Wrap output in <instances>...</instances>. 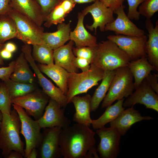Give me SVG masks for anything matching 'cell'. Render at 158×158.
<instances>
[{"label":"cell","mask_w":158,"mask_h":158,"mask_svg":"<svg viewBox=\"0 0 158 158\" xmlns=\"http://www.w3.org/2000/svg\"><path fill=\"white\" fill-rule=\"evenodd\" d=\"M95 133L86 125L77 123L62 129L59 140L64 158H99L94 147Z\"/></svg>","instance_id":"cell-1"},{"label":"cell","mask_w":158,"mask_h":158,"mask_svg":"<svg viewBox=\"0 0 158 158\" xmlns=\"http://www.w3.org/2000/svg\"><path fill=\"white\" fill-rule=\"evenodd\" d=\"M0 125V149L2 155L8 158L12 150L18 151L24 157V144L20 136L21 123L16 110H11L10 114L2 113Z\"/></svg>","instance_id":"cell-2"},{"label":"cell","mask_w":158,"mask_h":158,"mask_svg":"<svg viewBox=\"0 0 158 158\" xmlns=\"http://www.w3.org/2000/svg\"><path fill=\"white\" fill-rule=\"evenodd\" d=\"M130 61L123 51L115 43L108 40L98 43L95 55L91 64L105 71H112L121 67L128 66Z\"/></svg>","instance_id":"cell-3"},{"label":"cell","mask_w":158,"mask_h":158,"mask_svg":"<svg viewBox=\"0 0 158 158\" xmlns=\"http://www.w3.org/2000/svg\"><path fill=\"white\" fill-rule=\"evenodd\" d=\"M133 77L128 66L116 70L107 94L103 100L102 108H106L116 100L127 98L135 89Z\"/></svg>","instance_id":"cell-4"},{"label":"cell","mask_w":158,"mask_h":158,"mask_svg":"<svg viewBox=\"0 0 158 158\" xmlns=\"http://www.w3.org/2000/svg\"><path fill=\"white\" fill-rule=\"evenodd\" d=\"M105 72L103 69L91 64L89 69L86 71L69 73L66 95L68 104L74 96L86 93L92 87L97 85L104 77Z\"/></svg>","instance_id":"cell-5"},{"label":"cell","mask_w":158,"mask_h":158,"mask_svg":"<svg viewBox=\"0 0 158 158\" xmlns=\"http://www.w3.org/2000/svg\"><path fill=\"white\" fill-rule=\"evenodd\" d=\"M8 14L16 25V38L25 44L34 45L44 43L43 40L44 28L37 25L30 18L13 9Z\"/></svg>","instance_id":"cell-6"},{"label":"cell","mask_w":158,"mask_h":158,"mask_svg":"<svg viewBox=\"0 0 158 158\" xmlns=\"http://www.w3.org/2000/svg\"><path fill=\"white\" fill-rule=\"evenodd\" d=\"M14 109L17 112L20 119L21 126L20 133L24 137L26 143L24 149L25 158L28 155L32 149L38 148L43 138L41 129L36 120H33L21 107L12 103Z\"/></svg>","instance_id":"cell-7"},{"label":"cell","mask_w":158,"mask_h":158,"mask_svg":"<svg viewBox=\"0 0 158 158\" xmlns=\"http://www.w3.org/2000/svg\"><path fill=\"white\" fill-rule=\"evenodd\" d=\"M108 40L115 43L129 57L130 61L147 57L146 44L148 36L140 37L123 35H109Z\"/></svg>","instance_id":"cell-8"},{"label":"cell","mask_w":158,"mask_h":158,"mask_svg":"<svg viewBox=\"0 0 158 158\" xmlns=\"http://www.w3.org/2000/svg\"><path fill=\"white\" fill-rule=\"evenodd\" d=\"M49 97L43 91L35 90L24 95L11 100L12 103L20 106L25 109L27 114L35 120L40 119L43 114Z\"/></svg>","instance_id":"cell-9"},{"label":"cell","mask_w":158,"mask_h":158,"mask_svg":"<svg viewBox=\"0 0 158 158\" xmlns=\"http://www.w3.org/2000/svg\"><path fill=\"white\" fill-rule=\"evenodd\" d=\"M100 138L97 150L102 158H116L120 152L121 135L114 128L104 126L97 130Z\"/></svg>","instance_id":"cell-10"},{"label":"cell","mask_w":158,"mask_h":158,"mask_svg":"<svg viewBox=\"0 0 158 158\" xmlns=\"http://www.w3.org/2000/svg\"><path fill=\"white\" fill-rule=\"evenodd\" d=\"M135 89V91L124 101L123 106L128 107L140 104L144 105L147 109H152L158 112V95L145 79Z\"/></svg>","instance_id":"cell-11"},{"label":"cell","mask_w":158,"mask_h":158,"mask_svg":"<svg viewBox=\"0 0 158 158\" xmlns=\"http://www.w3.org/2000/svg\"><path fill=\"white\" fill-rule=\"evenodd\" d=\"M81 12L85 16L90 13L93 19V23L91 25H86V27L90 31H95L96 34L97 29L99 28L102 32L105 31L106 25L114 20V11L111 8L106 6L99 0L84 8Z\"/></svg>","instance_id":"cell-12"},{"label":"cell","mask_w":158,"mask_h":158,"mask_svg":"<svg viewBox=\"0 0 158 158\" xmlns=\"http://www.w3.org/2000/svg\"><path fill=\"white\" fill-rule=\"evenodd\" d=\"M45 111L37 120L41 128L59 127L62 129L69 126L71 121L64 115L65 108L62 107L56 101L50 99Z\"/></svg>","instance_id":"cell-13"},{"label":"cell","mask_w":158,"mask_h":158,"mask_svg":"<svg viewBox=\"0 0 158 158\" xmlns=\"http://www.w3.org/2000/svg\"><path fill=\"white\" fill-rule=\"evenodd\" d=\"M62 130L59 127L43 128V138L38 148V157L61 158L59 140Z\"/></svg>","instance_id":"cell-14"},{"label":"cell","mask_w":158,"mask_h":158,"mask_svg":"<svg viewBox=\"0 0 158 158\" xmlns=\"http://www.w3.org/2000/svg\"><path fill=\"white\" fill-rule=\"evenodd\" d=\"M123 5L114 11L116 18L105 26V31H112L116 35L140 37L145 34L144 30L138 28L126 14Z\"/></svg>","instance_id":"cell-15"},{"label":"cell","mask_w":158,"mask_h":158,"mask_svg":"<svg viewBox=\"0 0 158 158\" xmlns=\"http://www.w3.org/2000/svg\"><path fill=\"white\" fill-rule=\"evenodd\" d=\"M150 116H142L139 111L131 106L123 111L118 117L109 123L110 127L116 129L121 135H123L135 123L142 120L153 119Z\"/></svg>","instance_id":"cell-16"},{"label":"cell","mask_w":158,"mask_h":158,"mask_svg":"<svg viewBox=\"0 0 158 158\" xmlns=\"http://www.w3.org/2000/svg\"><path fill=\"white\" fill-rule=\"evenodd\" d=\"M85 16L81 12L78 13L77 23L74 30L70 32V40L75 43L77 47H96L98 44L97 38L89 33L84 26Z\"/></svg>","instance_id":"cell-17"},{"label":"cell","mask_w":158,"mask_h":158,"mask_svg":"<svg viewBox=\"0 0 158 158\" xmlns=\"http://www.w3.org/2000/svg\"><path fill=\"white\" fill-rule=\"evenodd\" d=\"M145 28L148 33L146 44L147 57L149 63L158 71V20L155 27L150 19H146Z\"/></svg>","instance_id":"cell-18"},{"label":"cell","mask_w":158,"mask_h":158,"mask_svg":"<svg viewBox=\"0 0 158 158\" xmlns=\"http://www.w3.org/2000/svg\"><path fill=\"white\" fill-rule=\"evenodd\" d=\"M74 42L70 40L68 42L54 50V64L66 70L69 73H78V69L75 66V57L72 50Z\"/></svg>","instance_id":"cell-19"},{"label":"cell","mask_w":158,"mask_h":158,"mask_svg":"<svg viewBox=\"0 0 158 158\" xmlns=\"http://www.w3.org/2000/svg\"><path fill=\"white\" fill-rule=\"evenodd\" d=\"M91 96L89 94L80 96H75L71 99L75 109L73 118L74 121L89 126L91 124L92 120L90 116Z\"/></svg>","instance_id":"cell-20"},{"label":"cell","mask_w":158,"mask_h":158,"mask_svg":"<svg viewBox=\"0 0 158 158\" xmlns=\"http://www.w3.org/2000/svg\"><path fill=\"white\" fill-rule=\"evenodd\" d=\"M76 4L72 0H57L53 8L47 16L44 22V26L49 28L54 25L61 23L73 10Z\"/></svg>","instance_id":"cell-21"},{"label":"cell","mask_w":158,"mask_h":158,"mask_svg":"<svg viewBox=\"0 0 158 158\" xmlns=\"http://www.w3.org/2000/svg\"><path fill=\"white\" fill-rule=\"evenodd\" d=\"M13 9L27 16L42 27L45 20L40 6L33 0H13Z\"/></svg>","instance_id":"cell-22"},{"label":"cell","mask_w":158,"mask_h":158,"mask_svg":"<svg viewBox=\"0 0 158 158\" xmlns=\"http://www.w3.org/2000/svg\"><path fill=\"white\" fill-rule=\"evenodd\" d=\"M71 22L70 20L67 23L63 22L58 24L57 30L54 32H44L42 38L44 42L53 50L64 45L70 40Z\"/></svg>","instance_id":"cell-23"},{"label":"cell","mask_w":158,"mask_h":158,"mask_svg":"<svg viewBox=\"0 0 158 158\" xmlns=\"http://www.w3.org/2000/svg\"><path fill=\"white\" fill-rule=\"evenodd\" d=\"M37 66L40 71L51 79L66 95L68 91L67 80L69 73L54 63L49 65L39 63Z\"/></svg>","instance_id":"cell-24"},{"label":"cell","mask_w":158,"mask_h":158,"mask_svg":"<svg viewBox=\"0 0 158 158\" xmlns=\"http://www.w3.org/2000/svg\"><path fill=\"white\" fill-rule=\"evenodd\" d=\"M128 67L134 79V83L135 89L152 71H156L154 66L149 63L147 57H142L130 61Z\"/></svg>","instance_id":"cell-25"},{"label":"cell","mask_w":158,"mask_h":158,"mask_svg":"<svg viewBox=\"0 0 158 158\" xmlns=\"http://www.w3.org/2000/svg\"><path fill=\"white\" fill-rule=\"evenodd\" d=\"M15 61L14 71L10 76V79L23 83H33L34 80V74L23 52Z\"/></svg>","instance_id":"cell-26"},{"label":"cell","mask_w":158,"mask_h":158,"mask_svg":"<svg viewBox=\"0 0 158 158\" xmlns=\"http://www.w3.org/2000/svg\"><path fill=\"white\" fill-rule=\"evenodd\" d=\"M124 100V98L117 100L115 104L107 107L104 112L98 119H92L91 124L93 129L97 130L104 127L115 119L125 109L123 107Z\"/></svg>","instance_id":"cell-27"},{"label":"cell","mask_w":158,"mask_h":158,"mask_svg":"<svg viewBox=\"0 0 158 158\" xmlns=\"http://www.w3.org/2000/svg\"><path fill=\"white\" fill-rule=\"evenodd\" d=\"M116 70L105 71L102 81L96 89L91 97L90 102L91 111H95L104 98L109 88L112 80L114 76Z\"/></svg>","instance_id":"cell-28"},{"label":"cell","mask_w":158,"mask_h":158,"mask_svg":"<svg viewBox=\"0 0 158 158\" xmlns=\"http://www.w3.org/2000/svg\"><path fill=\"white\" fill-rule=\"evenodd\" d=\"M17 30L13 19L8 14L0 15V43L16 38Z\"/></svg>","instance_id":"cell-29"},{"label":"cell","mask_w":158,"mask_h":158,"mask_svg":"<svg viewBox=\"0 0 158 158\" xmlns=\"http://www.w3.org/2000/svg\"><path fill=\"white\" fill-rule=\"evenodd\" d=\"M33 58L40 63L54 64V50L45 43L33 45Z\"/></svg>","instance_id":"cell-30"},{"label":"cell","mask_w":158,"mask_h":158,"mask_svg":"<svg viewBox=\"0 0 158 158\" xmlns=\"http://www.w3.org/2000/svg\"><path fill=\"white\" fill-rule=\"evenodd\" d=\"M4 83L11 100L24 95L36 90V87L33 83H23L13 81L10 79Z\"/></svg>","instance_id":"cell-31"},{"label":"cell","mask_w":158,"mask_h":158,"mask_svg":"<svg viewBox=\"0 0 158 158\" xmlns=\"http://www.w3.org/2000/svg\"><path fill=\"white\" fill-rule=\"evenodd\" d=\"M158 11V0H145L139 6L140 15L150 19Z\"/></svg>","instance_id":"cell-32"},{"label":"cell","mask_w":158,"mask_h":158,"mask_svg":"<svg viewBox=\"0 0 158 158\" xmlns=\"http://www.w3.org/2000/svg\"><path fill=\"white\" fill-rule=\"evenodd\" d=\"M12 103L5 83H0V111L2 113L10 114Z\"/></svg>","instance_id":"cell-33"},{"label":"cell","mask_w":158,"mask_h":158,"mask_svg":"<svg viewBox=\"0 0 158 158\" xmlns=\"http://www.w3.org/2000/svg\"><path fill=\"white\" fill-rule=\"evenodd\" d=\"M97 46L95 47L84 46L76 47H73L72 50L75 56L86 59L91 64L95 55Z\"/></svg>","instance_id":"cell-34"},{"label":"cell","mask_w":158,"mask_h":158,"mask_svg":"<svg viewBox=\"0 0 158 158\" xmlns=\"http://www.w3.org/2000/svg\"><path fill=\"white\" fill-rule=\"evenodd\" d=\"M128 6L127 16L130 20L139 19L140 15L137 8L145 0H127Z\"/></svg>","instance_id":"cell-35"},{"label":"cell","mask_w":158,"mask_h":158,"mask_svg":"<svg viewBox=\"0 0 158 158\" xmlns=\"http://www.w3.org/2000/svg\"><path fill=\"white\" fill-rule=\"evenodd\" d=\"M33 0L37 3L41 8L45 21L47 16L53 8L57 1V0Z\"/></svg>","instance_id":"cell-36"},{"label":"cell","mask_w":158,"mask_h":158,"mask_svg":"<svg viewBox=\"0 0 158 158\" xmlns=\"http://www.w3.org/2000/svg\"><path fill=\"white\" fill-rule=\"evenodd\" d=\"M15 61H13L10 62L7 67L0 68V79L4 82L7 81L13 72L14 69Z\"/></svg>","instance_id":"cell-37"},{"label":"cell","mask_w":158,"mask_h":158,"mask_svg":"<svg viewBox=\"0 0 158 158\" xmlns=\"http://www.w3.org/2000/svg\"><path fill=\"white\" fill-rule=\"evenodd\" d=\"M75 66L80 69L82 72L88 71L90 67V63L87 59L85 58L76 57L74 61Z\"/></svg>","instance_id":"cell-38"},{"label":"cell","mask_w":158,"mask_h":158,"mask_svg":"<svg viewBox=\"0 0 158 158\" xmlns=\"http://www.w3.org/2000/svg\"><path fill=\"white\" fill-rule=\"evenodd\" d=\"M147 82L154 91L158 95V75L150 73L145 78Z\"/></svg>","instance_id":"cell-39"},{"label":"cell","mask_w":158,"mask_h":158,"mask_svg":"<svg viewBox=\"0 0 158 158\" xmlns=\"http://www.w3.org/2000/svg\"><path fill=\"white\" fill-rule=\"evenodd\" d=\"M13 0H0V15L8 14L13 9L12 6Z\"/></svg>","instance_id":"cell-40"},{"label":"cell","mask_w":158,"mask_h":158,"mask_svg":"<svg viewBox=\"0 0 158 158\" xmlns=\"http://www.w3.org/2000/svg\"><path fill=\"white\" fill-rule=\"evenodd\" d=\"M106 6L111 8L114 11L123 5L124 0H99Z\"/></svg>","instance_id":"cell-41"},{"label":"cell","mask_w":158,"mask_h":158,"mask_svg":"<svg viewBox=\"0 0 158 158\" xmlns=\"http://www.w3.org/2000/svg\"><path fill=\"white\" fill-rule=\"evenodd\" d=\"M0 54L1 56L3 59H9L11 58L12 56V53L4 48L1 50Z\"/></svg>","instance_id":"cell-42"},{"label":"cell","mask_w":158,"mask_h":158,"mask_svg":"<svg viewBox=\"0 0 158 158\" xmlns=\"http://www.w3.org/2000/svg\"><path fill=\"white\" fill-rule=\"evenodd\" d=\"M4 48L11 53L15 51L17 49L16 45L11 42L7 43L5 44Z\"/></svg>","instance_id":"cell-43"},{"label":"cell","mask_w":158,"mask_h":158,"mask_svg":"<svg viewBox=\"0 0 158 158\" xmlns=\"http://www.w3.org/2000/svg\"><path fill=\"white\" fill-rule=\"evenodd\" d=\"M23 156L19 152L12 150L10 152L8 158H23Z\"/></svg>","instance_id":"cell-44"},{"label":"cell","mask_w":158,"mask_h":158,"mask_svg":"<svg viewBox=\"0 0 158 158\" xmlns=\"http://www.w3.org/2000/svg\"><path fill=\"white\" fill-rule=\"evenodd\" d=\"M38 151L36 148H33L27 158H36L38 157Z\"/></svg>","instance_id":"cell-45"},{"label":"cell","mask_w":158,"mask_h":158,"mask_svg":"<svg viewBox=\"0 0 158 158\" xmlns=\"http://www.w3.org/2000/svg\"><path fill=\"white\" fill-rule=\"evenodd\" d=\"M76 4H84L92 2H94L97 0H72Z\"/></svg>","instance_id":"cell-46"},{"label":"cell","mask_w":158,"mask_h":158,"mask_svg":"<svg viewBox=\"0 0 158 158\" xmlns=\"http://www.w3.org/2000/svg\"><path fill=\"white\" fill-rule=\"evenodd\" d=\"M5 44L0 43V53L2 50L4 48ZM4 64V59L1 57L0 54V66Z\"/></svg>","instance_id":"cell-47"},{"label":"cell","mask_w":158,"mask_h":158,"mask_svg":"<svg viewBox=\"0 0 158 158\" xmlns=\"http://www.w3.org/2000/svg\"><path fill=\"white\" fill-rule=\"evenodd\" d=\"M3 118V114L2 112L0 111V125L1 123Z\"/></svg>","instance_id":"cell-48"}]
</instances>
